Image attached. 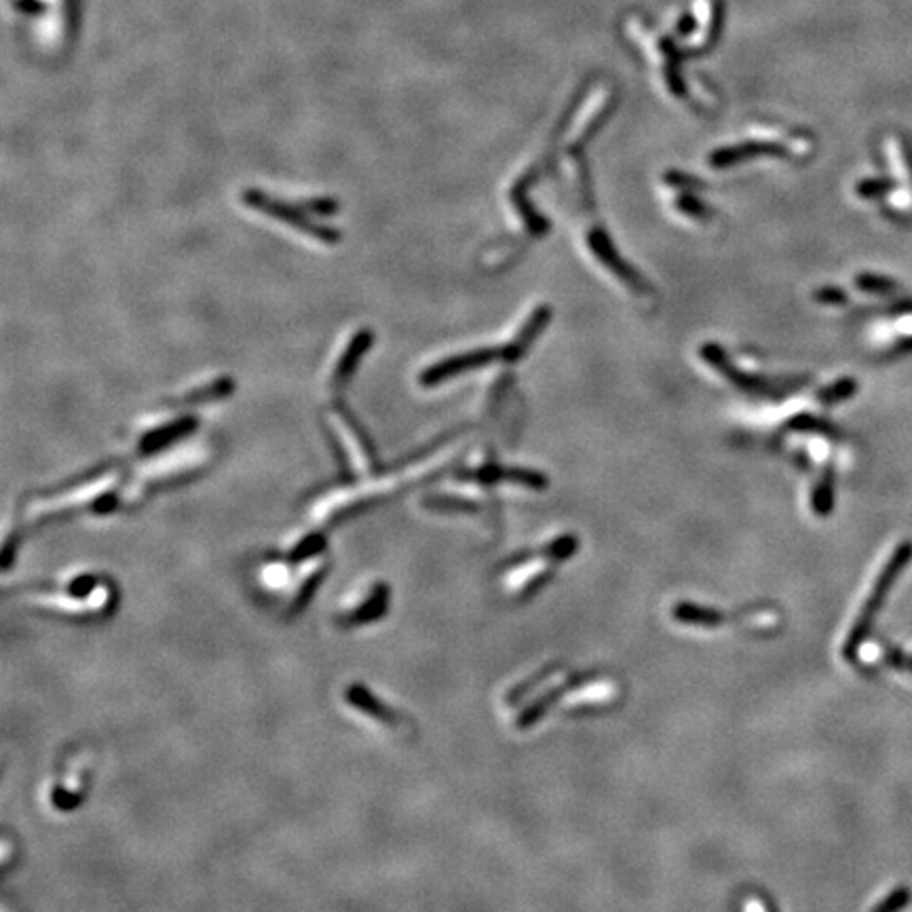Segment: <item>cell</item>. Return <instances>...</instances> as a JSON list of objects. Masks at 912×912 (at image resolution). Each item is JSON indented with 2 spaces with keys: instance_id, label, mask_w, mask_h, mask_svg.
Wrapping results in <instances>:
<instances>
[{
  "instance_id": "obj_1",
  "label": "cell",
  "mask_w": 912,
  "mask_h": 912,
  "mask_svg": "<svg viewBox=\"0 0 912 912\" xmlns=\"http://www.w3.org/2000/svg\"><path fill=\"white\" fill-rule=\"evenodd\" d=\"M912 556V545L910 543H902L898 547V550L893 551L892 557H889L885 568H883V573L878 574L875 588H872V594L868 596L866 604L864 608H861L860 617L855 619L854 623V629H851L847 640H845V646H843V655L845 659L847 661H855V653H858L860 644L864 643V638L868 635V632H870V626H872V619H875L878 606L883 604V600H885L887 591L889 588H892V583L898 579V574L902 568L908 564Z\"/></svg>"
},
{
  "instance_id": "obj_2",
  "label": "cell",
  "mask_w": 912,
  "mask_h": 912,
  "mask_svg": "<svg viewBox=\"0 0 912 912\" xmlns=\"http://www.w3.org/2000/svg\"><path fill=\"white\" fill-rule=\"evenodd\" d=\"M591 678H594V676H591L589 672H585V674H574V676L568 678L566 682L560 684V687L551 689L550 693L543 695V698L537 699V701H534L533 705H528L526 710L522 712V716L518 718V727H519V729H528V727H533L534 722L539 721V718H543V716L547 714V710H550V707L554 705L557 699H562L564 695H566L568 690H571V689H577V687H581V684L589 682Z\"/></svg>"
},
{
  "instance_id": "obj_6",
  "label": "cell",
  "mask_w": 912,
  "mask_h": 912,
  "mask_svg": "<svg viewBox=\"0 0 912 912\" xmlns=\"http://www.w3.org/2000/svg\"><path fill=\"white\" fill-rule=\"evenodd\" d=\"M887 330H889L887 331L889 336L900 334V336H904V339H912V315H906V317L898 319V322L889 325Z\"/></svg>"
},
{
  "instance_id": "obj_3",
  "label": "cell",
  "mask_w": 912,
  "mask_h": 912,
  "mask_svg": "<svg viewBox=\"0 0 912 912\" xmlns=\"http://www.w3.org/2000/svg\"><path fill=\"white\" fill-rule=\"evenodd\" d=\"M744 615L745 612L727 615V612L714 611V608H701L698 604H690V602H680L672 611V617L676 619V621L698 627H721L725 621H731V619H739Z\"/></svg>"
},
{
  "instance_id": "obj_5",
  "label": "cell",
  "mask_w": 912,
  "mask_h": 912,
  "mask_svg": "<svg viewBox=\"0 0 912 912\" xmlns=\"http://www.w3.org/2000/svg\"><path fill=\"white\" fill-rule=\"evenodd\" d=\"M908 902V892L906 889H900V892H893L883 904H878L872 912H898L902 906Z\"/></svg>"
},
{
  "instance_id": "obj_4",
  "label": "cell",
  "mask_w": 912,
  "mask_h": 912,
  "mask_svg": "<svg viewBox=\"0 0 912 912\" xmlns=\"http://www.w3.org/2000/svg\"><path fill=\"white\" fill-rule=\"evenodd\" d=\"M560 670H562V666H560V663H550V666H547V667H543V670H541V672H537V674H534V676H533V678H530V680H526V682L518 684V687L511 690V695H510V704H518V701H519V699H522V698H524V695H528V693H530V690H533L534 687H539V684H541V682H545V680H547V678H550V676H551V674H556V672H560Z\"/></svg>"
}]
</instances>
